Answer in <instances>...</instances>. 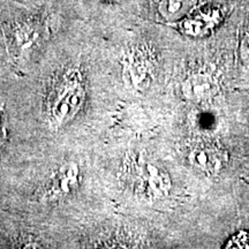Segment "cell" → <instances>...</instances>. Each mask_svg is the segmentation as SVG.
Wrapping results in <instances>:
<instances>
[{
	"instance_id": "cell-1",
	"label": "cell",
	"mask_w": 249,
	"mask_h": 249,
	"mask_svg": "<svg viewBox=\"0 0 249 249\" xmlns=\"http://www.w3.org/2000/svg\"><path fill=\"white\" fill-rule=\"evenodd\" d=\"M85 101V89L77 81H71L64 87L52 107L55 123L65 124L75 117Z\"/></svg>"
},
{
	"instance_id": "cell-2",
	"label": "cell",
	"mask_w": 249,
	"mask_h": 249,
	"mask_svg": "<svg viewBox=\"0 0 249 249\" xmlns=\"http://www.w3.org/2000/svg\"><path fill=\"white\" fill-rule=\"evenodd\" d=\"M218 86L213 76L208 74H194L182 83V93L187 99L202 102L213 97L217 92Z\"/></svg>"
},
{
	"instance_id": "cell-3",
	"label": "cell",
	"mask_w": 249,
	"mask_h": 249,
	"mask_svg": "<svg viewBox=\"0 0 249 249\" xmlns=\"http://www.w3.org/2000/svg\"><path fill=\"white\" fill-rule=\"evenodd\" d=\"M189 161L196 169L208 173L217 172L222 166L219 156L210 148L194 149L189 155Z\"/></svg>"
},
{
	"instance_id": "cell-4",
	"label": "cell",
	"mask_w": 249,
	"mask_h": 249,
	"mask_svg": "<svg viewBox=\"0 0 249 249\" xmlns=\"http://www.w3.org/2000/svg\"><path fill=\"white\" fill-rule=\"evenodd\" d=\"M79 185V167L76 164H67L61 167L54 178L53 192L57 194H70Z\"/></svg>"
},
{
	"instance_id": "cell-5",
	"label": "cell",
	"mask_w": 249,
	"mask_h": 249,
	"mask_svg": "<svg viewBox=\"0 0 249 249\" xmlns=\"http://www.w3.org/2000/svg\"><path fill=\"white\" fill-rule=\"evenodd\" d=\"M194 4L195 0H160L158 8L166 20H177L188 13Z\"/></svg>"
},
{
	"instance_id": "cell-6",
	"label": "cell",
	"mask_w": 249,
	"mask_h": 249,
	"mask_svg": "<svg viewBox=\"0 0 249 249\" xmlns=\"http://www.w3.org/2000/svg\"><path fill=\"white\" fill-rule=\"evenodd\" d=\"M208 28H209V21L204 18H202V17L189 18L183 23V30L189 35H201Z\"/></svg>"
},
{
	"instance_id": "cell-7",
	"label": "cell",
	"mask_w": 249,
	"mask_h": 249,
	"mask_svg": "<svg viewBox=\"0 0 249 249\" xmlns=\"http://www.w3.org/2000/svg\"><path fill=\"white\" fill-rule=\"evenodd\" d=\"M226 248L249 249V232H240L227 242Z\"/></svg>"
},
{
	"instance_id": "cell-8",
	"label": "cell",
	"mask_w": 249,
	"mask_h": 249,
	"mask_svg": "<svg viewBox=\"0 0 249 249\" xmlns=\"http://www.w3.org/2000/svg\"><path fill=\"white\" fill-rule=\"evenodd\" d=\"M1 130H2V127H1V120H0V140H1Z\"/></svg>"
}]
</instances>
